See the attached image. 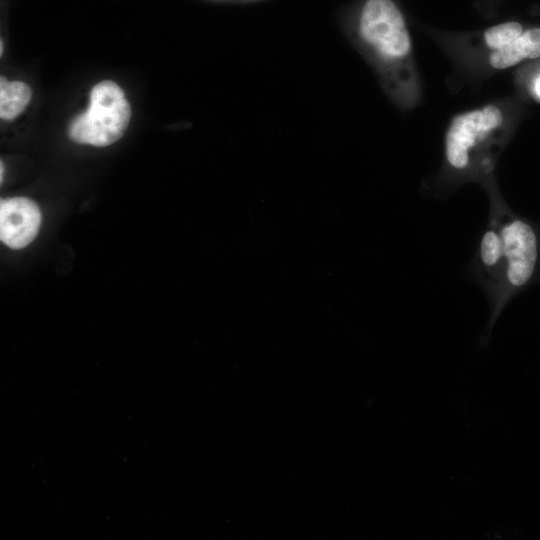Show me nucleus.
Here are the masks:
<instances>
[{
    "mask_svg": "<svg viewBox=\"0 0 540 540\" xmlns=\"http://www.w3.org/2000/svg\"><path fill=\"white\" fill-rule=\"evenodd\" d=\"M524 102L519 96L506 97L454 115L433 189L447 194L465 183L483 188L495 179L497 160L519 125Z\"/></svg>",
    "mask_w": 540,
    "mask_h": 540,
    "instance_id": "f257e3e1",
    "label": "nucleus"
},
{
    "mask_svg": "<svg viewBox=\"0 0 540 540\" xmlns=\"http://www.w3.org/2000/svg\"><path fill=\"white\" fill-rule=\"evenodd\" d=\"M347 35L392 103L404 112L415 108L422 98V85L411 35L395 1L365 0Z\"/></svg>",
    "mask_w": 540,
    "mask_h": 540,
    "instance_id": "f03ea898",
    "label": "nucleus"
},
{
    "mask_svg": "<svg viewBox=\"0 0 540 540\" xmlns=\"http://www.w3.org/2000/svg\"><path fill=\"white\" fill-rule=\"evenodd\" d=\"M483 189L489 198V215L497 225L502 239V272L490 318L483 335L486 343L493 325L508 302L531 285L540 272V229L516 214L504 200L496 179Z\"/></svg>",
    "mask_w": 540,
    "mask_h": 540,
    "instance_id": "7ed1b4c3",
    "label": "nucleus"
},
{
    "mask_svg": "<svg viewBox=\"0 0 540 540\" xmlns=\"http://www.w3.org/2000/svg\"><path fill=\"white\" fill-rule=\"evenodd\" d=\"M130 118L123 90L113 81H101L91 90L87 111L71 122L69 136L77 143L105 147L123 136Z\"/></svg>",
    "mask_w": 540,
    "mask_h": 540,
    "instance_id": "20e7f679",
    "label": "nucleus"
},
{
    "mask_svg": "<svg viewBox=\"0 0 540 540\" xmlns=\"http://www.w3.org/2000/svg\"><path fill=\"white\" fill-rule=\"evenodd\" d=\"M539 58L540 26H526L510 43L468 62L460 69L480 79Z\"/></svg>",
    "mask_w": 540,
    "mask_h": 540,
    "instance_id": "39448f33",
    "label": "nucleus"
},
{
    "mask_svg": "<svg viewBox=\"0 0 540 540\" xmlns=\"http://www.w3.org/2000/svg\"><path fill=\"white\" fill-rule=\"evenodd\" d=\"M526 26L518 21H506L469 36L450 37L439 45L461 68L468 62L492 52L516 39Z\"/></svg>",
    "mask_w": 540,
    "mask_h": 540,
    "instance_id": "423d86ee",
    "label": "nucleus"
},
{
    "mask_svg": "<svg viewBox=\"0 0 540 540\" xmlns=\"http://www.w3.org/2000/svg\"><path fill=\"white\" fill-rule=\"evenodd\" d=\"M41 224L37 204L25 197L2 199L0 203V238L13 249H21L36 237Z\"/></svg>",
    "mask_w": 540,
    "mask_h": 540,
    "instance_id": "0eeeda50",
    "label": "nucleus"
},
{
    "mask_svg": "<svg viewBox=\"0 0 540 540\" xmlns=\"http://www.w3.org/2000/svg\"><path fill=\"white\" fill-rule=\"evenodd\" d=\"M502 239L496 223L488 217L471 264L473 278L486 294L489 305L494 301L502 272Z\"/></svg>",
    "mask_w": 540,
    "mask_h": 540,
    "instance_id": "6e6552de",
    "label": "nucleus"
},
{
    "mask_svg": "<svg viewBox=\"0 0 540 540\" xmlns=\"http://www.w3.org/2000/svg\"><path fill=\"white\" fill-rule=\"evenodd\" d=\"M32 96L30 87L21 81L8 82L0 79V117L12 120L20 115L29 104Z\"/></svg>",
    "mask_w": 540,
    "mask_h": 540,
    "instance_id": "1a4fd4ad",
    "label": "nucleus"
},
{
    "mask_svg": "<svg viewBox=\"0 0 540 540\" xmlns=\"http://www.w3.org/2000/svg\"><path fill=\"white\" fill-rule=\"evenodd\" d=\"M514 83L521 99L540 103V58L520 65Z\"/></svg>",
    "mask_w": 540,
    "mask_h": 540,
    "instance_id": "9d476101",
    "label": "nucleus"
},
{
    "mask_svg": "<svg viewBox=\"0 0 540 540\" xmlns=\"http://www.w3.org/2000/svg\"><path fill=\"white\" fill-rule=\"evenodd\" d=\"M3 163L1 162V172H0V175H1V182L3 181Z\"/></svg>",
    "mask_w": 540,
    "mask_h": 540,
    "instance_id": "9b49d317",
    "label": "nucleus"
}]
</instances>
